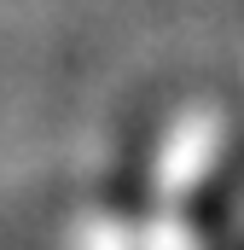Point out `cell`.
Masks as SVG:
<instances>
[{
	"instance_id": "1",
	"label": "cell",
	"mask_w": 244,
	"mask_h": 250,
	"mask_svg": "<svg viewBox=\"0 0 244 250\" xmlns=\"http://www.w3.org/2000/svg\"><path fill=\"white\" fill-rule=\"evenodd\" d=\"M215 146H221V123H215L209 111H192V117L169 134V146H163L157 187H163V192H186L209 163H215Z\"/></svg>"
},
{
	"instance_id": "2",
	"label": "cell",
	"mask_w": 244,
	"mask_h": 250,
	"mask_svg": "<svg viewBox=\"0 0 244 250\" xmlns=\"http://www.w3.org/2000/svg\"><path fill=\"white\" fill-rule=\"evenodd\" d=\"M76 250H140V245H134L128 233H117V227H87ZM145 250H198V239L186 233L181 221H157V227H151V245H145Z\"/></svg>"
}]
</instances>
